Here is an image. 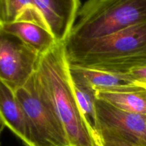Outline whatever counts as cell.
Returning <instances> with one entry per match:
<instances>
[{"instance_id":"6da1fadb","label":"cell","mask_w":146,"mask_h":146,"mask_svg":"<svg viewBox=\"0 0 146 146\" xmlns=\"http://www.w3.org/2000/svg\"><path fill=\"white\" fill-rule=\"evenodd\" d=\"M71 66L129 74L146 66V22L101 38L65 43Z\"/></svg>"},{"instance_id":"7a4b0ae2","label":"cell","mask_w":146,"mask_h":146,"mask_svg":"<svg viewBox=\"0 0 146 146\" xmlns=\"http://www.w3.org/2000/svg\"><path fill=\"white\" fill-rule=\"evenodd\" d=\"M36 76L64 124L71 145L98 146L77 104L64 43L41 56Z\"/></svg>"},{"instance_id":"3957f363","label":"cell","mask_w":146,"mask_h":146,"mask_svg":"<svg viewBox=\"0 0 146 146\" xmlns=\"http://www.w3.org/2000/svg\"><path fill=\"white\" fill-rule=\"evenodd\" d=\"M146 22V0H88L67 41L101 38Z\"/></svg>"},{"instance_id":"277c9868","label":"cell","mask_w":146,"mask_h":146,"mask_svg":"<svg viewBox=\"0 0 146 146\" xmlns=\"http://www.w3.org/2000/svg\"><path fill=\"white\" fill-rule=\"evenodd\" d=\"M15 94L27 116L30 146H71L65 127L36 73Z\"/></svg>"},{"instance_id":"5b68a950","label":"cell","mask_w":146,"mask_h":146,"mask_svg":"<svg viewBox=\"0 0 146 146\" xmlns=\"http://www.w3.org/2000/svg\"><path fill=\"white\" fill-rule=\"evenodd\" d=\"M42 55L17 37L0 31V79L14 93L34 76Z\"/></svg>"},{"instance_id":"8992f818","label":"cell","mask_w":146,"mask_h":146,"mask_svg":"<svg viewBox=\"0 0 146 146\" xmlns=\"http://www.w3.org/2000/svg\"><path fill=\"white\" fill-rule=\"evenodd\" d=\"M98 132H104L134 146H146V115L124 112L97 99Z\"/></svg>"},{"instance_id":"52a82bcc","label":"cell","mask_w":146,"mask_h":146,"mask_svg":"<svg viewBox=\"0 0 146 146\" xmlns=\"http://www.w3.org/2000/svg\"><path fill=\"white\" fill-rule=\"evenodd\" d=\"M48 29L58 43L65 44L81 8L80 0H33Z\"/></svg>"},{"instance_id":"ba28073f","label":"cell","mask_w":146,"mask_h":146,"mask_svg":"<svg viewBox=\"0 0 146 146\" xmlns=\"http://www.w3.org/2000/svg\"><path fill=\"white\" fill-rule=\"evenodd\" d=\"M70 65V64H69ZM73 81L98 91H116L140 86L130 74H118L70 65Z\"/></svg>"},{"instance_id":"9c48e42d","label":"cell","mask_w":146,"mask_h":146,"mask_svg":"<svg viewBox=\"0 0 146 146\" xmlns=\"http://www.w3.org/2000/svg\"><path fill=\"white\" fill-rule=\"evenodd\" d=\"M0 116L3 125L8 128L26 146H30V135L25 112L16 94L1 82Z\"/></svg>"},{"instance_id":"30bf717a","label":"cell","mask_w":146,"mask_h":146,"mask_svg":"<svg viewBox=\"0 0 146 146\" xmlns=\"http://www.w3.org/2000/svg\"><path fill=\"white\" fill-rule=\"evenodd\" d=\"M0 31L17 37L40 55L45 54L58 43L49 30L32 22L1 24Z\"/></svg>"},{"instance_id":"8fae6325","label":"cell","mask_w":146,"mask_h":146,"mask_svg":"<svg viewBox=\"0 0 146 146\" xmlns=\"http://www.w3.org/2000/svg\"><path fill=\"white\" fill-rule=\"evenodd\" d=\"M97 98L130 113L146 115V88L137 86L116 91H98Z\"/></svg>"},{"instance_id":"7c38bea8","label":"cell","mask_w":146,"mask_h":146,"mask_svg":"<svg viewBox=\"0 0 146 146\" xmlns=\"http://www.w3.org/2000/svg\"><path fill=\"white\" fill-rule=\"evenodd\" d=\"M17 21L32 22L48 29L33 0H0V24Z\"/></svg>"},{"instance_id":"4fadbf2b","label":"cell","mask_w":146,"mask_h":146,"mask_svg":"<svg viewBox=\"0 0 146 146\" xmlns=\"http://www.w3.org/2000/svg\"><path fill=\"white\" fill-rule=\"evenodd\" d=\"M72 86L81 115L94 138L95 135L98 133V122L96 111V101L98 98L96 91L73 80Z\"/></svg>"},{"instance_id":"5bb4252c","label":"cell","mask_w":146,"mask_h":146,"mask_svg":"<svg viewBox=\"0 0 146 146\" xmlns=\"http://www.w3.org/2000/svg\"><path fill=\"white\" fill-rule=\"evenodd\" d=\"M98 138L102 146H134L126 141L104 132L98 133Z\"/></svg>"},{"instance_id":"9a60e30c","label":"cell","mask_w":146,"mask_h":146,"mask_svg":"<svg viewBox=\"0 0 146 146\" xmlns=\"http://www.w3.org/2000/svg\"><path fill=\"white\" fill-rule=\"evenodd\" d=\"M129 74L140 86L146 88V66L133 70Z\"/></svg>"},{"instance_id":"2e32d148","label":"cell","mask_w":146,"mask_h":146,"mask_svg":"<svg viewBox=\"0 0 146 146\" xmlns=\"http://www.w3.org/2000/svg\"><path fill=\"white\" fill-rule=\"evenodd\" d=\"M95 140H96V141L97 144H98V146H102V145H101V142H100V141H99V138H98V135H97L96 137Z\"/></svg>"}]
</instances>
